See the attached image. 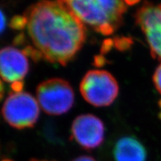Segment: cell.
<instances>
[{
    "mask_svg": "<svg viewBox=\"0 0 161 161\" xmlns=\"http://www.w3.org/2000/svg\"><path fill=\"white\" fill-rule=\"evenodd\" d=\"M2 161H14L11 160V159H8V158H6V159H4V160H3Z\"/></svg>",
    "mask_w": 161,
    "mask_h": 161,
    "instance_id": "22",
    "label": "cell"
},
{
    "mask_svg": "<svg viewBox=\"0 0 161 161\" xmlns=\"http://www.w3.org/2000/svg\"><path fill=\"white\" fill-rule=\"evenodd\" d=\"M30 161H48V160H37V159H31Z\"/></svg>",
    "mask_w": 161,
    "mask_h": 161,
    "instance_id": "21",
    "label": "cell"
},
{
    "mask_svg": "<svg viewBox=\"0 0 161 161\" xmlns=\"http://www.w3.org/2000/svg\"><path fill=\"white\" fill-rule=\"evenodd\" d=\"M80 91L88 103L96 107L111 104L117 97L119 86L115 78L104 70H90L84 76Z\"/></svg>",
    "mask_w": 161,
    "mask_h": 161,
    "instance_id": "3",
    "label": "cell"
},
{
    "mask_svg": "<svg viewBox=\"0 0 161 161\" xmlns=\"http://www.w3.org/2000/svg\"><path fill=\"white\" fill-rule=\"evenodd\" d=\"M24 16L32 43L50 63L66 66L85 42L84 23L58 1H40L30 6Z\"/></svg>",
    "mask_w": 161,
    "mask_h": 161,
    "instance_id": "1",
    "label": "cell"
},
{
    "mask_svg": "<svg viewBox=\"0 0 161 161\" xmlns=\"http://www.w3.org/2000/svg\"><path fill=\"white\" fill-rule=\"evenodd\" d=\"M72 161H97V160H96L95 159L92 158V157L83 155V156L78 157V158H75Z\"/></svg>",
    "mask_w": 161,
    "mask_h": 161,
    "instance_id": "17",
    "label": "cell"
},
{
    "mask_svg": "<svg viewBox=\"0 0 161 161\" xmlns=\"http://www.w3.org/2000/svg\"><path fill=\"white\" fill-rule=\"evenodd\" d=\"M6 26V19L4 13L0 9V34H2L4 31Z\"/></svg>",
    "mask_w": 161,
    "mask_h": 161,
    "instance_id": "14",
    "label": "cell"
},
{
    "mask_svg": "<svg viewBox=\"0 0 161 161\" xmlns=\"http://www.w3.org/2000/svg\"><path fill=\"white\" fill-rule=\"evenodd\" d=\"M24 39H25V37H24V35H23V34H22V35H18L17 37L15 38L14 43L17 44V45H19V44L23 43Z\"/></svg>",
    "mask_w": 161,
    "mask_h": 161,
    "instance_id": "18",
    "label": "cell"
},
{
    "mask_svg": "<svg viewBox=\"0 0 161 161\" xmlns=\"http://www.w3.org/2000/svg\"><path fill=\"white\" fill-rule=\"evenodd\" d=\"M115 161H146L147 152L143 145L134 136H123L114 148Z\"/></svg>",
    "mask_w": 161,
    "mask_h": 161,
    "instance_id": "9",
    "label": "cell"
},
{
    "mask_svg": "<svg viewBox=\"0 0 161 161\" xmlns=\"http://www.w3.org/2000/svg\"><path fill=\"white\" fill-rule=\"evenodd\" d=\"M29 69V61L23 51L11 46L0 49V77L5 81H23Z\"/></svg>",
    "mask_w": 161,
    "mask_h": 161,
    "instance_id": "8",
    "label": "cell"
},
{
    "mask_svg": "<svg viewBox=\"0 0 161 161\" xmlns=\"http://www.w3.org/2000/svg\"><path fill=\"white\" fill-rule=\"evenodd\" d=\"M114 43L116 48L120 51H125L131 47L133 41L130 37H116L114 39Z\"/></svg>",
    "mask_w": 161,
    "mask_h": 161,
    "instance_id": "10",
    "label": "cell"
},
{
    "mask_svg": "<svg viewBox=\"0 0 161 161\" xmlns=\"http://www.w3.org/2000/svg\"><path fill=\"white\" fill-rule=\"evenodd\" d=\"M158 104H159V106H160V108H161V99L159 101V102H158Z\"/></svg>",
    "mask_w": 161,
    "mask_h": 161,
    "instance_id": "23",
    "label": "cell"
},
{
    "mask_svg": "<svg viewBox=\"0 0 161 161\" xmlns=\"http://www.w3.org/2000/svg\"><path fill=\"white\" fill-rule=\"evenodd\" d=\"M3 91H4V87L3 85V83L0 80V94H3Z\"/></svg>",
    "mask_w": 161,
    "mask_h": 161,
    "instance_id": "20",
    "label": "cell"
},
{
    "mask_svg": "<svg viewBox=\"0 0 161 161\" xmlns=\"http://www.w3.org/2000/svg\"><path fill=\"white\" fill-rule=\"evenodd\" d=\"M37 98L43 111L49 115H61L73 105L74 91L67 81L61 78L44 80L37 88Z\"/></svg>",
    "mask_w": 161,
    "mask_h": 161,
    "instance_id": "4",
    "label": "cell"
},
{
    "mask_svg": "<svg viewBox=\"0 0 161 161\" xmlns=\"http://www.w3.org/2000/svg\"><path fill=\"white\" fill-rule=\"evenodd\" d=\"M84 24L103 35H110L122 23L125 0H57Z\"/></svg>",
    "mask_w": 161,
    "mask_h": 161,
    "instance_id": "2",
    "label": "cell"
},
{
    "mask_svg": "<svg viewBox=\"0 0 161 161\" xmlns=\"http://www.w3.org/2000/svg\"><path fill=\"white\" fill-rule=\"evenodd\" d=\"M2 112L6 122L13 128H31L39 117V103L28 92H12L6 98Z\"/></svg>",
    "mask_w": 161,
    "mask_h": 161,
    "instance_id": "5",
    "label": "cell"
},
{
    "mask_svg": "<svg viewBox=\"0 0 161 161\" xmlns=\"http://www.w3.org/2000/svg\"><path fill=\"white\" fill-rule=\"evenodd\" d=\"M140 0H125V3L127 4V5H133L138 3Z\"/></svg>",
    "mask_w": 161,
    "mask_h": 161,
    "instance_id": "19",
    "label": "cell"
},
{
    "mask_svg": "<svg viewBox=\"0 0 161 161\" xmlns=\"http://www.w3.org/2000/svg\"><path fill=\"white\" fill-rule=\"evenodd\" d=\"M71 137L86 150L95 149L104 139V126L102 121L92 114L78 116L73 121Z\"/></svg>",
    "mask_w": 161,
    "mask_h": 161,
    "instance_id": "7",
    "label": "cell"
},
{
    "mask_svg": "<svg viewBox=\"0 0 161 161\" xmlns=\"http://www.w3.org/2000/svg\"><path fill=\"white\" fill-rule=\"evenodd\" d=\"M114 46V40L108 39L104 40L103 44H102V50H101V51H102V53L104 54V53H106V52H109Z\"/></svg>",
    "mask_w": 161,
    "mask_h": 161,
    "instance_id": "13",
    "label": "cell"
},
{
    "mask_svg": "<svg viewBox=\"0 0 161 161\" xmlns=\"http://www.w3.org/2000/svg\"><path fill=\"white\" fill-rule=\"evenodd\" d=\"M94 63H95L96 66H103L104 64L106 63V59L102 55H97V56H96V57H95Z\"/></svg>",
    "mask_w": 161,
    "mask_h": 161,
    "instance_id": "16",
    "label": "cell"
},
{
    "mask_svg": "<svg viewBox=\"0 0 161 161\" xmlns=\"http://www.w3.org/2000/svg\"><path fill=\"white\" fill-rule=\"evenodd\" d=\"M153 81L158 91L161 94V64L157 68L153 75Z\"/></svg>",
    "mask_w": 161,
    "mask_h": 161,
    "instance_id": "12",
    "label": "cell"
},
{
    "mask_svg": "<svg viewBox=\"0 0 161 161\" xmlns=\"http://www.w3.org/2000/svg\"><path fill=\"white\" fill-rule=\"evenodd\" d=\"M10 25L14 30H23L27 26V19L25 16H15L12 18Z\"/></svg>",
    "mask_w": 161,
    "mask_h": 161,
    "instance_id": "11",
    "label": "cell"
},
{
    "mask_svg": "<svg viewBox=\"0 0 161 161\" xmlns=\"http://www.w3.org/2000/svg\"><path fill=\"white\" fill-rule=\"evenodd\" d=\"M23 88V82L18 81L15 83L11 84V89L13 90L14 92H22V90Z\"/></svg>",
    "mask_w": 161,
    "mask_h": 161,
    "instance_id": "15",
    "label": "cell"
},
{
    "mask_svg": "<svg viewBox=\"0 0 161 161\" xmlns=\"http://www.w3.org/2000/svg\"><path fill=\"white\" fill-rule=\"evenodd\" d=\"M135 20L146 36L152 58L161 60V4L144 2L136 12Z\"/></svg>",
    "mask_w": 161,
    "mask_h": 161,
    "instance_id": "6",
    "label": "cell"
}]
</instances>
